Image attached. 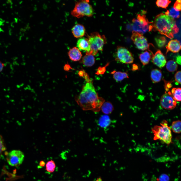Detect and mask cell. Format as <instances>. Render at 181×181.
<instances>
[{
	"instance_id": "cell-1",
	"label": "cell",
	"mask_w": 181,
	"mask_h": 181,
	"mask_svg": "<svg viewBox=\"0 0 181 181\" xmlns=\"http://www.w3.org/2000/svg\"><path fill=\"white\" fill-rule=\"evenodd\" d=\"M84 78L86 83L80 94L75 98V101L83 110L98 112L100 110L105 100L98 96L88 76Z\"/></svg>"
},
{
	"instance_id": "cell-2",
	"label": "cell",
	"mask_w": 181,
	"mask_h": 181,
	"mask_svg": "<svg viewBox=\"0 0 181 181\" xmlns=\"http://www.w3.org/2000/svg\"><path fill=\"white\" fill-rule=\"evenodd\" d=\"M152 25L154 30L170 39L173 38L179 30L174 19L163 13L155 17Z\"/></svg>"
},
{
	"instance_id": "cell-3",
	"label": "cell",
	"mask_w": 181,
	"mask_h": 181,
	"mask_svg": "<svg viewBox=\"0 0 181 181\" xmlns=\"http://www.w3.org/2000/svg\"><path fill=\"white\" fill-rule=\"evenodd\" d=\"M152 130L154 134V140H160L167 145L172 143L171 129L168 126L167 122L166 120L162 121L160 125L155 126Z\"/></svg>"
},
{
	"instance_id": "cell-4",
	"label": "cell",
	"mask_w": 181,
	"mask_h": 181,
	"mask_svg": "<svg viewBox=\"0 0 181 181\" xmlns=\"http://www.w3.org/2000/svg\"><path fill=\"white\" fill-rule=\"evenodd\" d=\"M90 46V50L86 55L93 56L96 55L99 51L103 50V47L107 42L106 39L104 35H101L97 32L91 33L88 36Z\"/></svg>"
},
{
	"instance_id": "cell-5",
	"label": "cell",
	"mask_w": 181,
	"mask_h": 181,
	"mask_svg": "<svg viewBox=\"0 0 181 181\" xmlns=\"http://www.w3.org/2000/svg\"><path fill=\"white\" fill-rule=\"evenodd\" d=\"M87 0H81L77 2L74 9L71 12L72 16L79 18L84 16H92L94 13L92 6Z\"/></svg>"
},
{
	"instance_id": "cell-6",
	"label": "cell",
	"mask_w": 181,
	"mask_h": 181,
	"mask_svg": "<svg viewBox=\"0 0 181 181\" xmlns=\"http://www.w3.org/2000/svg\"><path fill=\"white\" fill-rule=\"evenodd\" d=\"M152 22H149L145 15L137 14L136 18L132 21V28L133 31L142 34L151 31L153 29Z\"/></svg>"
},
{
	"instance_id": "cell-7",
	"label": "cell",
	"mask_w": 181,
	"mask_h": 181,
	"mask_svg": "<svg viewBox=\"0 0 181 181\" xmlns=\"http://www.w3.org/2000/svg\"><path fill=\"white\" fill-rule=\"evenodd\" d=\"M24 155L22 152L19 150H14L9 152L6 159L9 164L13 166H18L23 162Z\"/></svg>"
},
{
	"instance_id": "cell-8",
	"label": "cell",
	"mask_w": 181,
	"mask_h": 181,
	"mask_svg": "<svg viewBox=\"0 0 181 181\" xmlns=\"http://www.w3.org/2000/svg\"><path fill=\"white\" fill-rule=\"evenodd\" d=\"M116 59L120 62L125 64L131 63L134 60L131 53L125 48L120 46L117 48Z\"/></svg>"
},
{
	"instance_id": "cell-9",
	"label": "cell",
	"mask_w": 181,
	"mask_h": 181,
	"mask_svg": "<svg viewBox=\"0 0 181 181\" xmlns=\"http://www.w3.org/2000/svg\"><path fill=\"white\" fill-rule=\"evenodd\" d=\"M131 39L139 49L144 51L149 48V44L143 34L133 31Z\"/></svg>"
},
{
	"instance_id": "cell-10",
	"label": "cell",
	"mask_w": 181,
	"mask_h": 181,
	"mask_svg": "<svg viewBox=\"0 0 181 181\" xmlns=\"http://www.w3.org/2000/svg\"><path fill=\"white\" fill-rule=\"evenodd\" d=\"M160 104L163 109L171 110L176 106V101L174 99L170 92L166 93L161 96L160 101Z\"/></svg>"
},
{
	"instance_id": "cell-11",
	"label": "cell",
	"mask_w": 181,
	"mask_h": 181,
	"mask_svg": "<svg viewBox=\"0 0 181 181\" xmlns=\"http://www.w3.org/2000/svg\"><path fill=\"white\" fill-rule=\"evenodd\" d=\"M152 54V60L154 64L159 68L164 67L166 64V61L165 57L161 51L159 50L154 54Z\"/></svg>"
},
{
	"instance_id": "cell-12",
	"label": "cell",
	"mask_w": 181,
	"mask_h": 181,
	"mask_svg": "<svg viewBox=\"0 0 181 181\" xmlns=\"http://www.w3.org/2000/svg\"><path fill=\"white\" fill-rule=\"evenodd\" d=\"M77 47L79 50L85 51L86 54L89 52L90 49V44L87 38L81 37L79 38L77 42Z\"/></svg>"
},
{
	"instance_id": "cell-13",
	"label": "cell",
	"mask_w": 181,
	"mask_h": 181,
	"mask_svg": "<svg viewBox=\"0 0 181 181\" xmlns=\"http://www.w3.org/2000/svg\"><path fill=\"white\" fill-rule=\"evenodd\" d=\"M166 47V53L169 51L173 53H177L180 50V42L177 39L172 40L169 41Z\"/></svg>"
},
{
	"instance_id": "cell-14",
	"label": "cell",
	"mask_w": 181,
	"mask_h": 181,
	"mask_svg": "<svg viewBox=\"0 0 181 181\" xmlns=\"http://www.w3.org/2000/svg\"><path fill=\"white\" fill-rule=\"evenodd\" d=\"M85 31L84 26L79 24L75 25L72 29V33L76 38L82 37L85 34Z\"/></svg>"
},
{
	"instance_id": "cell-15",
	"label": "cell",
	"mask_w": 181,
	"mask_h": 181,
	"mask_svg": "<svg viewBox=\"0 0 181 181\" xmlns=\"http://www.w3.org/2000/svg\"><path fill=\"white\" fill-rule=\"evenodd\" d=\"M68 54L70 59L74 61L80 60L82 56L80 50L76 47L71 49L69 51Z\"/></svg>"
},
{
	"instance_id": "cell-16",
	"label": "cell",
	"mask_w": 181,
	"mask_h": 181,
	"mask_svg": "<svg viewBox=\"0 0 181 181\" xmlns=\"http://www.w3.org/2000/svg\"><path fill=\"white\" fill-rule=\"evenodd\" d=\"M111 120L109 117L107 115L102 116L98 121L99 125L101 127L105 128L108 127L111 124Z\"/></svg>"
},
{
	"instance_id": "cell-17",
	"label": "cell",
	"mask_w": 181,
	"mask_h": 181,
	"mask_svg": "<svg viewBox=\"0 0 181 181\" xmlns=\"http://www.w3.org/2000/svg\"><path fill=\"white\" fill-rule=\"evenodd\" d=\"M162 73L160 70L157 69H152L151 72V79L154 83L159 82L162 77Z\"/></svg>"
},
{
	"instance_id": "cell-18",
	"label": "cell",
	"mask_w": 181,
	"mask_h": 181,
	"mask_svg": "<svg viewBox=\"0 0 181 181\" xmlns=\"http://www.w3.org/2000/svg\"><path fill=\"white\" fill-rule=\"evenodd\" d=\"M82 62L83 64L87 67H91L94 64L95 59L94 56L86 55L83 58Z\"/></svg>"
},
{
	"instance_id": "cell-19",
	"label": "cell",
	"mask_w": 181,
	"mask_h": 181,
	"mask_svg": "<svg viewBox=\"0 0 181 181\" xmlns=\"http://www.w3.org/2000/svg\"><path fill=\"white\" fill-rule=\"evenodd\" d=\"M101 109L103 113L105 115H108L112 112L114 108L111 103L109 102H106L103 103Z\"/></svg>"
},
{
	"instance_id": "cell-20",
	"label": "cell",
	"mask_w": 181,
	"mask_h": 181,
	"mask_svg": "<svg viewBox=\"0 0 181 181\" xmlns=\"http://www.w3.org/2000/svg\"><path fill=\"white\" fill-rule=\"evenodd\" d=\"M111 73L113 74L114 79L117 81H122L125 78H128L127 73L125 72L114 71L111 72Z\"/></svg>"
},
{
	"instance_id": "cell-21",
	"label": "cell",
	"mask_w": 181,
	"mask_h": 181,
	"mask_svg": "<svg viewBox=\"0 0 181 181\" xmlns=\"http://www.w3.org/2000/svg\"><path fill=\"white\" fill-rule=\"evenodd\" d=\"M139 58L143 65H145L149 63L151 59V56L148 52L146 51L140 55Z\"/></svg>"
},
{
	"instance_id": "cell-22",
	"label": "cell",
	"mask_w": 181,
	"mask_h": 181,
	"mask_svg": "<svg viewBox=\"0 0 181 181\" xmlns=\"http://www.w3.org/2000/svg\"><path fill=\"white\" fill-rule=\"evenodd\" d=\"M178 67V65L176 61L172 60L168 61L166 65V68L167 70L171 72L176 71Z\"/></svg>"
},
{
	"instance_id": "cell-23",
	"label": "cell",
	"mask_w": 181,
	"mask_h": 181,
	"mask_svg": "<svg viewBox=\"0 0 181 181\" xmlns=\"http://www.w3.org/2000/svg\"><path fill=\"white\" fill-rule=\"evenodd\" d=\"M171 92V95L176 101H180L181 89L180 88H173L172 89Z\"/></svg>"
},
{
	"instance_id": "cell-24",
	"label": "cell",
	"mask_w": 181,
	"mask_h": 181,
	"mask_svg": "<svg viewBox=\"0 0 181 181\" xmlns=\"http://www.w3.org/2000/svg\"><path fill=\"white\" fill-rule=\"evenodd\" d=\"M181 121L177 120L173 121L171 125V128L174 133H179L181 132Z\"/></svg>"
},
{
	"instance_id": "cell-25",
	"label": "cell",
	"mask_w": 181,
	"mask_h": 181,
	"mask_svg": "<svg viewBox=\"0 0 181 181\" xmlns=\"http://www.w3.org/2000/svg\"><path fill=\"white\" fill-rule=\"evenodd\" d=\"M56 166L54 162L51 160L48 161L46 164V170L48 173H52L54 171Z\"/></svg>"
},
{
	"instance_id": "cell-26",
	"label": "cell",
	"mask_w": 181,
	"mask_h": 181,
	"mask_svg": "<svg viewBox=\"0 0 181 181\" xmlns=\"http://www.w3.org/2000/svg\"><path fill=\"white\" fill-rule=\"evenodd\" d=\"M165 14L174 19L179 18L180 16L179 12L175 10L173 8H171L169 10H167Z\"/></svg>"
},
{
	"instance_id": "cell-27",
	"label": "cell",
	"mask_w": 181,
	"mask_h": 181,
	"mask_svg": "<svg viewBox=\"0 0 181 181\" xmlns=\"http://www.w3.org/2000/svg\"><path fill=\"white\" fill-rule=\"evenodd\" d=\"M171 2V1L168 0H158L156 2V4L158 7L166 9Z\"/></svg>"
},
{
	"instance_id": "cell-28",
	"label": "cell",
	"mask_w": 181,
	"mask_h": 181,
	"mask_svg": "<svg viewBox=\"0 0 181 181\" xmlns=\"http://www.w3.org/2000/svg\"><path fill=\"white\" fill-rule=\"evenodd\" d=\"M155 40L158 46L160 47L164 46L166 42L165 38L163 36L157 37L155 38Z\"/></svg>"
},
{
	"instance_id": "cell-29",
	"label": "cell",
	"mask_w": 181,
	"mask_h": 181,
	"mask_svg": "<svg viewBox=\"0 0 181 181\" xmlns=\"http://www.w3.org/2000/svg\"><path fill=\"white\" fill-rule=\"evenodd\" d=\"M6 149L4 139L2 136L0 135V155Z\"/></svg>"
},
{
	"instance_id": "cell-30",
	"label": "cell",
	"mask_w": 181,
	"mask_h": 181,
	"mask_svg": "<svg viewBox=\"0 0 181 181\" xmlns=\"http://www.w3.org/2000/svg\"><path fill=\"white\" fill-rule=\"evenodd\" d=\"M173 8L176 11H179L181 9V0H177L175 3Z\"/></svg>"
},
{
	"instance_id": "cell-31",
	"label": "cell",
	"mask_w": 181,
	"mask_h": 181,
	"mask_svg": "<svg viewBox=\"0 0 181 181\" xmlns=\"http://www.w3.org/2000/svg\"><path fill=\"white\" fill-rule=\"evenodd\" d=\"M169 176L165 174H163L160 175L158 179L159 181H169Z\"/></svg>"
},
{
	"instance_id": "cell-32",
	"label": "cell",
	"mask_w": 181,
	"mask_h": 181,
	"mask_svg": "<svg viewBox=\"0 0 181 181\" xmlns=\"http://www.w3.org/2000/svg\"><path fill=\"white\" fill-rule=\"evenodd\" d=\"M175 79L176 81L179 84L181 83V71H177L174 75Z\"/></svg>"
},
{
	"instance_id": "cell-33",
	"label": "cell",
	"mask_w": 181,
	"mask_h": 181,
	"mask_svg": "<svg viewBox=\"0 0 181 181\" xmlns=\"http://www.w3.org/2000/svg\"><path fill=\"white\" fill-rule=\"evenodd\" d=\"M45 164V163L44 161L42 160L39 163V165L38 166V167L39 166L40 168H41L44 167Z\"/></svg>"
},
{
	"instance_id": "cell-34",
	"label": "cell",
	"mask_w": 181,
	"mask_h": 181,
	"mask_svg": "<svg viewBox=\"0 0 181 181\" xmlns=\"http://www.w3.org/2000/svg\"><path fill=\"white\" fill-rule=\"evenodd\" d=\"M176 62L179 65L181 64V57L179 55L177 57Z\"/></svg>"
},
{
	"instance_id": "cell-35",
	"label": "cell",
	"mask_w": 181,
	"mask_h": 181,
	"mask_svg": "<svg viewBox=\"0 0 181 181\" xmlns=\"http://www.w3.org/2000/svg\"><path fill=\"white\" fill-rule=\"evenodd\" d=\"M4 66V64L0 61V72L3 70Z\"/></svg>"
},
{
	"instance_id": "cell-36",
	"label": "cell",
	"mask_w": 181,
	"mask_h": 181,
	"mask_svg": "<svg viewBox=\"0 0 181 181\" xmlns=\"http://www.w3.org/2000/svg\"><path fill=\"white\" fill-rule=\"evenodd\" d=\"M70 68V66L69 65H66L64 67V70L66 71L69 70Z\"/></svg>"
},
{
	"instance_id": "cell-37",
	"label": "cell",
	"mask_w": 181,
	"mask_h": 181,
	"mask_svg": "<svg viewBox=\"0 0 181 181\" xmlns=\"http://www.w3.org/2000/svg\"><path fill=\"white\" fill-rule=\"evenodd\" d=\"M95 181H102V180L101 177H99L97 178Z\"/></svg>"
}]
</instances>
